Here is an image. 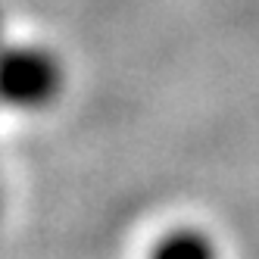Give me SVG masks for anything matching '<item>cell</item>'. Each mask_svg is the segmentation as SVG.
<instances>
[{
    "label": "cell",
    "instance_id": "1",
    "mask_svg": "<svg viewBox=\"0 0 259 259\" xmlns=\"http://www.w3.org/2000/svg\"><path fill=\"white\" fill-rule=\"evenodd\" d=\"M144 259H225V250L209 228L184 222V225L165 228L147 247Z\"/></svg>",
    "mask_w": 259,
    "mask_h": 259
}]
</instances>
